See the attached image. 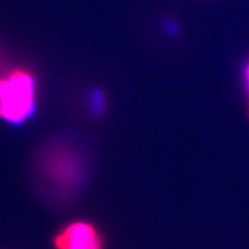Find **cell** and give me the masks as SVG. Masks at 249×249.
Segmentation results:
<instances>
[{"mask_svg":"<svg viewBox=\"0 0 249 249\" xmlns=\"http://www.w3.org/2000/svg\"><path fill=\"white\" fill-rule=\"evenodd\" d=\"M39 174L55 194L71 195L82 183L85 176L83 158L66 143H53L40 156Z\"/></svg>","mask_w":249,"mask_h":249,"instance_id":"1","label":"cell"},{"mask_svg":"<svg viewBox=\"0 0 249 249\" xmlns=\"http://www.w3.org/2000/svg\"><path fill=\"white\" fill-rule=\"evenodd\" d=\"M36 91L35 77L22 68L0 77V118L12 124L30 119L36 110Z\"/></svg>","mask_w":249,"mask_h":249,"instance_id":"2","label":"cell"},{"mask_svg":"<svg viewBox=\"0 0 249 249\" xmlns=\"http://www.w3.org/2000/svg\"><path fill=\"white\" fill-rule=\"evenodd\" d=\"M54 246L57 249H104V241L91 224L75 222L55 235Z\"/></svg>","mask_w":249,"mask_h":249,"instance_id":"3","label":"cell"},{"mask_svg":"<svg viewBox=\"0 0 249 249\" xmlns=\"http://www.w3.org/2000/svg\"><path fill=\"white\" fill-rule=\"evenodd\" d=\"M247 80H248V83H249V67H248V70H247Z\"/></svg>","mask_w":249,"mask_h":249,"instance_id":"4","label":"cell"}]
</instances>
